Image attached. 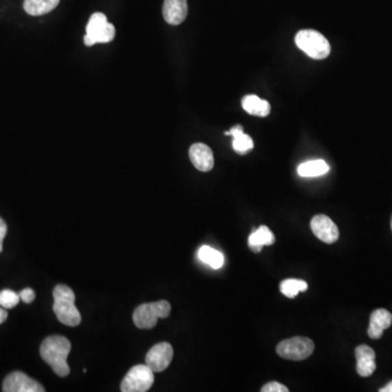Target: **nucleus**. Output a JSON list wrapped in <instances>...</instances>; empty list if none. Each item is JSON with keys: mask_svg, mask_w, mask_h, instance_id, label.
<instances>
[{"mask_svg": "<svg viewBox=\"0 0 392 392\" xmlns=\"http://www.w3.org/2000/svg\"><path fill=\"white\" fill-rule=\"evenodd\" d=\"M70 351L71 343L64 336H51L46 338L40 349L42 358L60 377L68 376L70 374L67 362Z\"/></svg>", "mask_w": 392, "mask_h": 392, "instance_id": "1", "label": "nucleus"}, {"mask_svg": "<svg viewBox=\"0 0 392 392\" xmlns=\"http://www.w3.org/2000/svg\"><path fill=\"white\" fill-rule=\"evenodd\" d=\"M53 313L60 323L70 327L80 325V312L75 306V294L73 289L64 285H58L53 289Z\"/></svg>", "mask_w": 392, "mask_h": 392, "instance_id": "2", "label": "nucleus"}, {"mask_svg": "<svg viewBox=\"0 0 392 392\" xmlns=\"http://www.w3.org/2000/svg\"><path fill=\"white\" fill-rule=\"evenodd\" d=\"M296 44L307 56L313 59L327 58L331 47L327 38L314 29H302L296 35Z\"/></svg>", "mask_w": 392, "mask_h": 392, "instance_id": "3", "label": "nucleus"}, {"mask_svg": "<svg viewBox=\"0 0 392 392\" xmlns=\"http://www.w3.org/2000/svg\"><path fill=\"white\" fill-rule=\"evenodd\" d=\"M171 312L168 301L152 302L136 307L133 313V322L140 329H152L157 325L159 318H167Z\"/></svg>", "mask_w": 392, "mask_h": 392, "instance_id": "4", "label": "nucleus"}, {"mask_svg": "<svg viewBox=\"0 0 392 392\" xmlns=\"http://www.w3.org/2000/svg\"><path fill=\"white\" fill-rule=\"evenodd\" d=\"M154 371L146 364L131 368L121 382L122 392H146L154 384Z\"/></svg>", "mask_w": 392, "mask_h": 392, "instance_id": "5", "label": "nucleus"}, {"mask_svg": "<svg viewBox=\"0 0 392 392\" xmlns=\"http://www.w3.org/2000/svg\"><path fill=\"white\" fill-rule=\"evenodd\" d=\"M315 344L310 338L294 337L283 340L277 345V354L291 361H303L314 352Z\"/></svg>", "mask_w": 392, "mask_h": 392, "instance_id": "6", "label": "nucleus"}, {"mask_svg": "<svg viewBox=\"0 0 392 392\" xmlns=\"http://www.w3.org/2000/svg\"><path fill=\"white\" fill-rule=\"evenodd\" d=\"M172 358H174V349L171 347V344L168 342H160L155 344L147 352L145 364L154 373H160L170 365Z\"/></svg>", "mask_w": 392, "mask_h": 392, "instance_id": "7", "label": "nucleus"}, {"mask_svg": "<svg viewBox=\"0 0 392 392\" xmlns=\"http://www.w3.org/2000/svg\"><path fill=\"white\" fill-rule=\"evenodd\" d=\"M5 392H44L45 388L34 379L21 371H14L3 380Z\"/></svg>", "mask_w": 392, "mask_h": 392, "instance_id": "8", "label": "nucleus"}, {"mask_svg": "<svg viewBox=\"0 0 392 392\" xmlns=\"http://www.w3.org/2000/svg\"><path fill=\"white\" fill-rule=\"evenodd\" d=\"M311 229L320 241L328 243V244L335 243L339 239V229L337 227V224L326 215H316L313 217Z\"/></svg>", "mask_w": 392, "mask_h": 392, "instance_id": "9", "label": "nucleus"}, {"mask_svg": "<svg viewBox=\"0 0 392 392\" xmlns=\"http://www.w3.org/2000/svg\"><path fill=\"white\" fill-rule=\"evenodd\" d=\"M356 371L362 377H369L376 371V354L371 347L361 344L355 349Z\"/></svg>", "mask_w": 392, "mask_h": 392, "instance_id": "10", "label": "nucleus"}, {"mask_svg": "<svg viewBox=\"0 0 392 392\" xmlns=\"http://www.w3.org/2000/svg\"><path fill=\"white\" fill-rule=\"evenodd\" d=\"M190 159L198 170L207 172L213 167V154L211 147L203 143H196L190 147Z\"/></svg>", "mask_w": 392, "mask_h": 392, "instance_id": "11", "label": "nucleus"}, {"mask_svg": "<svg viewBox=\"0 0 392 392\" xmlns=\"http://www.w3.org/2000/svg\"><path fill=\"white\" fill-rule=\"evenodd\" d=\"M163 14L164 19L169 25H181L187 16V0H165Z\"/></svg>", "mask_w": 392, "mask_h": 392, "instance_id": "12", "label": "nucleus"}, {"mask_svg": "<svg viewBox=\"0 0 392 392\" xmlns=\"http://www.w3.org/2000/svg\"><path fill=\"white\" fill-rule=\"evenodd\" d=\"M392 324V315L389 311L384 309H378L374 311L369 320L367 334L371 339L382 338V334L386 329L389 328Z\"/></svg>", "mask_w": 392, "mask_h": 392, "instance_id": "13", "label": "nucleus"}, {"mask_svg": "<svg viewBox=\"0 0 392 392\" xmlns=\"http://www.w3.org/2000/svg\"><path fill=\"white\" fill-rule=\"evenodd\" d=\"M275 235L266 226H261L259 229L254 230L248 237V248L251 251L259 253L265 246H272L275 243Z\"/></svg>", "mask_w": 392, "mask_h": 392, "instance_id": "14", "label": "nucleus"}, {"mask_svg": "<svg viewBox=\"0 0 392 392\" xmlns=\"http://www.w3.org/2000/svg\"><path fill=\"white\" fill-rule=\"evenodd\" d=\"M242 107L248 114L257 117H266L270 112V103L259 99L257 95H248L244 97L242 99Z\"/></svg>", "mask_w": 392, "mask_h": 392, "instance_id": "15", "label": "nucleus"}, {"mask_svg": "<svg viewBox=\"0 0 392 392\" xmlns=\"http://www.w3.org/2000/svg\"><path fill=\"white\" fill-rule=\"evenodd\" d=\"M227 135H231L233 138V150L240 154V155H244L248 151H251L254 147L253 140L251 139V136H248V134L243 132L242 127L237 126L233 127L229 132H226Z\"/></svg>", "mask_w": 392, "mask_h": 392, "instance_id": "16", "label": "nucleus"}, {"mask_svg": "<svg viewBox=\"0 0 392 392\" xmlns=\"http://www.w3.org/2000/svg\"><path fill=\"white\" fill-rule=\"evenodd\" d=\"M329 171L328 164L323 159L310 160L298 167V174L303 178H315L324 176Z\"/></svg>", "mask_w": 392, "mask_h": 392, "instance_id": "17", "label": "nucleus"}, {"mask_svg": "<svg viewBox=\"0 0 392 392\" xmlns=\"http://www.w3.org/2000/svg\"><path fill=\"white\" fill-rule=\"evenodd\" d=\"M60 3V0H25V10L31 16H43L49 14Z\"/></svg>", "mask_w": 392, "mask_h": 392, "instance_id": "18", "label": "nucleus"}, {"mask_svg": "<svg viewBox=\"0 0 392 392\" xmlns=\"http://www.w3.org/2000/svg\"><path fill=\"white\" fill-rule=\"evenodd\" d=\"M198 259L204 264L209 265L213 270L222 268L224 263V257L222 252L217 251L209 246H204L198 250Z\"/></svg>", "mask_w": 392, "mask_h": 392, "instance_id": "19", "label": "nucleus"}, {"mask_svg": "<svg viewBox=\"0 0 392 392\" xmlns=\"http://www.w3.org/2000/svg\"><path fill=\"white\" fill-rule=\"evenodd\" d=\"M116 29L112 23H107L104 27L92 35L84 36V43L86 46H93L95 44L109 43L115 38Z\"/></svg>", "mask_w": 392, "mask_h": 392, "instance_id": "20", "label": "nucleus"}, {"mask_svg": "<svg viewBox=\"0 0 392 392\" xmlns=\"http://www.w3.org/2000/svg\"><path fill=\"white\" fill-rule=\"evenodd\" d=\"M309 286H307L306 281L300 280V279H286L280 283V291L283 296L287 298L293 299L300 292L306 291Z\"/></svg>", "mask_w": 392, "mask_h": 392, "instance_id": "21", "label": "nucleus"}, {"mask_svg": "<svg viewBox=\"0 0 392 392\" xmlns=\"http://www.w3.org/2000/svg\"><path fill=\"white\" fill-rule=\"evenodd\" d=\"M20 301H21L20 294L16 293L14 291L8 290V289L0 291V306L3 307L5 310L14 309L19 304Z\"/></svg>", "mask_w": 392, "mask_h": 392, "instance_id": "22", "label": "nucleus"}, {"mask_svg": "<svg viewBox=\"0 0 392 392\" xmlns=\"http://www.w3.org/2000/svg\"><path fill=\"white\" fill-rule=\"evenodd\" d=\"M107 23H108V20H107V16L104 14L96 12V14H92L90 21L86 25V35H92L94 33H96L97 31L104 27Z\"/></svg>", "mask_w": 392, "mask_h": 392, "instance_id": "23", "label": "nucleus"}, {"mask_svg": "<svg viewBox=\"0 0 392 392\" xmlns=\"http://www.w3.org/2000/svg\"><path fill=\"white\" fill-rule=\"evenodd\" d=\"M261 390L263 392H289L286 386L277 382H268Z\"/></svg>", "mask_w": 392, "mask_h": 392, "instance_id": "24", "label": "nucleus"}, {"mask_svg": "<svg viewBox=\"0 0 392 392\" xmlns=\"http://www.w3.org/2000/svg\"><path fill=\"white\" fill-rule=\"evenodd\" d=\"M20 298H21V301L25 302V303H32L35 299V292L32 289L27 288L25 290H22L20 292Z\"/></svg>", "mask_w": 392, "mask_h": 392, "instance_id": "25", "label": "nucleus"}, {"mask_svg": "<svg viewBox=\"0 0 392 392\" xmlns=\"http://www.w3.org/2000/svg\"><path fill=\"white\" fill-rule=\"evenodd\" d=\"M7 224H5V220L3 218H0V253L3 252V243L5 240V235H7Z\"/></svg>", "mask_w": 392, "mask_h": 392, "instance_id": "26", "label": "nucleus"}, {"mask_svg": "<svg viewBox=\"0 0 392 392\" xmlns=\"http://www.w3.org/2000/svg\"><path fill=\"white\" fill-rule=\"evenodd\" d=\"M8 318V313L3 307H0V324L5 323V319Z\"/></svg>", "mask_w": 392, "mask_h": 392, "instance_id": "27", "label": "nucleus"}, {"mask_svg": "<svg viewBox=\"0 0 392 392\" xmlns=\"http://www.w3.org/2000/svg\"><path fill=\"white\" fill-rule=\"evenodd\" d=\"M380 392H392V380L390 382H388L384 388L382 389H379Z\"/></svg>", "mask_w": 392, "mask_h": 392, "instance_id": "28", "label": "nucleus"}, {"mask_svg": "<svg viewBox=\"0 0 392 392\" xmlns=\"http://www.w3.org/2000/svg\"><path fill=\"white\" fill-rule=\"evenodd\" d=\"M391 229H392V219H391Z\"/></svg>", "mask_w": 392, "mask_h": 392, "instance_id": "29", "label": "nucleus"}]
</instances>
